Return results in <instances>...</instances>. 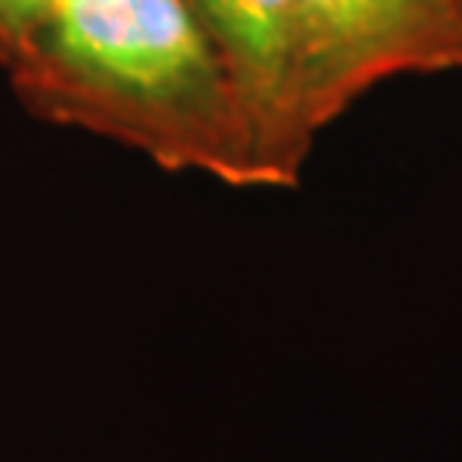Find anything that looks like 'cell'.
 I'll use <instances>...</instances> for the list:
<instances>
[{
    "instance_id": "7a4b0ae2",
    "label": "cell",
    "mask_w": 462,
    "mask_h": 462,
    "mask_svg": "<svg viewBox=\"0 0 462 462\" xmlns=\"http://www.w3.org/2000/svg\"><path fill=\"white\" fill-rule=\"evenodd\" d=\"M298 89L319 137L383 79L462 69L459 0H295Z\"/></svg>"
},
{
    "instance_id": "6da1fadb",
    "label": "cell",
    "mask_w": 462,
    "mask_h": 462,
    "mask_svg": "<svg viewBox=\"0 0 462 462\" xmlns=\"http://www.w3.org/2000/svg\"><path fill=\"white\" fill-rule=\"evenodd\" d=\"M7 79L49 124L110 137L168 171L264 189L247 114L189 0H55Z\"/></svg>"
},
{
    "instance_id": "3957f363",
    "label": "cell",
    "mask_w": 462,
    "mask_h": 462,
    "mask_svg": "<svg viewBox=\"0 0 462 462\" xmlns=\"http://www.w3.org/2000/svg\"><path fill=\"white\" fill-rule=\"evenodd\" d=\"M247 114L264 189L301 179L315 134L301 116L295 0H189Z\"/></svg>"
},
{
    "instance_id": "5b68a950",
    "label": "cell",
    "mask_w": 462,
    "mask_h": 462,
    "mask_svg": "<svg viewBox=\"0 0 462 462\" xmlns=\"http://www.w3.org/2000/svg\"><path fill=\"white\" fill-rule=\"evenodd\" d=\"M459 7H462V0H459Z\"/></svg>"
},
{
    "instance_id": "277c9868",
    "label": "cell",
    "mask_w": 462,
    "mask_h": 462,
    "mask_svg": "<svg viewBox=\"0 0 462 462\" xmlns=\"http://www.w3.org/2000/svg\"><path fill=\"white\" fill-rule=\"evenodd\" d=\"M55 0H0V69L17 66L45 32Z\"/></svg>"
}]
</instances>
